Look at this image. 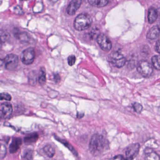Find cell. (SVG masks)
<instances>
[{"mask_svg":"<svg viewBox=\"0 0 160 160\" xmlns=\"http://www.w3.org/2000/svg\"><path fill=\"white\" fill-rule=\"evenodd\" d=\"M7 149L6 147L3 145H1V152H0V157L1 159L3 158L6 155Z\"/></svg>","mask_w":160,"mask_h":160,"instance_id":"26","label":"cell"},{"mask_svg":"<svg viewBox=\"0 0 160 160\" xmlns=\"http://www.w3.org/2000/svg\"><path fill=\"white\" fill-rule=\"evenodd\" d=\"M11 96L9 95V94L7 93H2L1 94V100H5L8 101H11Z\"/></svg>","mask_w":160,"mask_h":160,"instance_id":"24","label":"cell"},{"mask_svg":"<svg viewBox=\"0 0 160 160\" xmlns=\"http://www.w3.org/2000/svg\"><path fill=\"white\" fill-rule=\"evenodd\" d=\"M155 50L158 53L160 54V39H159L157 43H156V45L155 47Z\"/></svg>","mask_w":160,"mask_h":160,"instance_id":"28","label":"cell"},{"mask_svg":"<svg viewBox=\"0 0 160 160\" xmlns=\"http://www.w3.org/2000/svg\"><path fill=\"white\" fill-rule=\"evenodd\" d=\"M76 57L74 55H71L69 56L68 58V63L69 65L70 66L74 65L75 62H76Z\"/></svg>","mask_w":160,"mask_h":160,"instance_id":"25","label":"cell"},{"mask_svg":"<svg viewBox=\"0 0 160 160\" xmlns=\"http://www.w3.org/2000/svg\"><path fill=\"white\" fill-rule=\"evenodd\" d=\"M109 146L108 141L99 134H94L90 140L89 150L94 156H98L102 154Z\"/></svg>","mask_w":160,"mask_h":160,"instance_id":"1","label":"cell"},{"mask_svg":"<svg viewBox=\"0 0 160 160\" xmlns=\"http://www.w3.org/2000/svg\"><path fill=\"white\" fill-rule=\"evenodd\" d=\"M96 40L99 46L102 50L108 52L111 49L112 47L111 42L104 34H100Z\"/></svg>","mask_w":160,"mask_h":160,"instance_id":"7","label":"cell"},{"mask_svg":"<svg viewBox=\"0 0 160 160\" xmlns=\"http://www.w3.org/2000/svg\"><path fill=\"white\" fill-rule=\"evenodd\" d=\"M13 108L9 102H4L1 103L0 106V114L1 118L7 119L12 114Z\"/></svg>","mask_w":160,"mask_h":160,"instance_id":"9","label":"cell"},{"mask_svg":"<svg viewBox=\"0 0 160 160\" xmlns=\"http://www.w3.org/2000/svg\"><path fill=\"white\" fill-rule=\"evenodd\" d=\"M146 158L147 160H160L159 155L152 150L146 152Z\"/></svg>","mask_w":160,"mask_h":160,"instance_id":"15","label":"cell"},{"mask_svg":"<svg viewBox=\"0 0 160 160\" xmlns=\"http://www.w3.org/2000/svg\"><path fill=\"white\" fill-rule=\"evenodd\" d=\"M137 71L140 75L145 78H149L153 73V68L148 61L142 60L138 63Z\"/></svg>","mask_w":160,"mask_h":160,"instance_id":"4","label":"cell"},{"mask_svg":"<svg viewBox=\"0 0 160 160\" xmlns=\"http://www.w3.org/2000/svg\"><path fill=\"white\" fill-rule=\"evenodd\" d=\"M33 151L31 150H26L24 153L23 158L26 160H31L33 158Z\"/></svg>","mask_w":160,"mask_h":160,"instance_id":"23","label":"cell"},{"mask_svg":"<svg viewBox=\"0 0 160 160\" xmlns=\"http://www.w3.org/2000/svg\"><path fill=\"white\" fill-rule=\"evenodd\" d=\"M88 2L93 6L101 8L107 5L109 3V0H88Z\"/></svg>","mask_w":160,"mask_h":160,"instance_id":"14","label":"cell"},{"mask_svg":"<svg viewBox=\"0 0 160 160\" xmlns=\"http://www.w3.org/2000/svg\"><path fill=\"white\" fill-rule=\"evenodd\" d=\"M3 62L6 69L8 70H13L18 67V58L17 55L10 53L5 57Z\"/></svg>","mask_w":160,"mask_h":160,"instance_id":"5","label":"cell"},{"mask_svg":"<svg viewBox=\"0 0 160 160\" xmlns=\"http://www.w3.org/2000/svg\"><path fill=\"white\" fill-rule=\"evenodd\" d=\"M158 18V12L157 9L153 7L149 8L148 13V20L149 23H154Z\"/></svg>","mask_w":160,"mask_h":160,"instance_id":"13","label":"cell"},{"mask_svg":"<svg viewBox=\"0 0 160 160\" xmlns=\"http://www.w3.org/2000/svg\"><path fill=\"white\" fill-rule=\"evenodd\" d=\"M157 26L160 31V21L158 23Z\"/></svg>","mask_w":160,"mask_h":160,"instance_id":"30","label":"cell"},{"mask_svg":"<svg viewBox=\"0 0 160 160\" xmlns=\"http://www.w3.org/2000/svg\"><path fill=\"white\" fill-rule=\"evenodd\" d=\"M152 64L154 67L158 70H160V56L155 55L151 59Z\"/></svg>","mask_w":160,"mask_h":160,"instance_id":"18","label":"cell"},{"mask_svg":"<svg viewBox=\"0 0 160 160\" xmlns=\"http://www.w3.org/2000/svg\"><path fill=\"white\" fill-rule=\"evenodd\" d=\"M140 145L139 143H134L130 145L127 148L126 151V156L127 160H132L134 159L140 150Z\"/></svg>","mask_w":160,"mask_h":160,"instance_id":"8","label":"cell"},{"mask_svg":"<svg viewBox=\"0 0 160 160\" xmlns=\"http://www.w3.org/2000/svg\"><path fill=\"white\" fill-rule=\"evenodd\" d=\"M14 11L16 14L18 15H22L23 14V10L19 6H16L14 8Z\"/></svg>","mask_w":160,"mask_h":160,"instance_id":"27","label":"cell"},{"mask_svg":"<svg viewBox=\"0 0 160 160\" xmlns=\"http://www.w3.org/2000/svg\"><path fill=\"white\" fill-rule=\"evenodd\" d=\"M108 59L110 62L117 68H121L126 64V58L119 52H113L108 56Z\"/></svg>","mask_w":160,"mask_h":160,"instance_id":"3","label":"cell"},{"mask_svg":"<svg viewBox=\"0 0 160 160\" xmlns=\"http://www.w3.org/2000/svg\"><path fill=\"white\" fill-rule=\"evenodd\" d=\"M93 22L92 17L87 13H81L78 15L74 22L75 29L78 31H83L90 28Z\"/></svg>","mask_w":160,"mask_h":160,"instance_id":"2","label":"cell"},{"mask_svg":"<svg viewBox=\"0 0 160 160\" xmlns=\"http://www.w3.org/2000/svg\"><path fill=\"white\" fill-rule=\"evenodd\" d=\"M22 141L20 138H14L12 143L9 146V152L10 153H14L17 152L22 144Z\"/></svg>","mask_w":160,"mask_h":160,"instance_id":"11","label":"cell"},{"mask_svg":"<svg viewBox=\"0 0 160 160\" xmlns=\"http://www.w3.org/2000/svg\"><path fill=\"white\" fill-rule=\"evenodd\" d=\"M160 31L157 26H153L147 33V37L151 40L157 39L160 35Z\"/></svg>","mask_w":160,"mask_h":160,"instance_id":"12","label":"cell"},{"mask_svg":"<svg viewBox=\"0 0 160 160\" xmlns=\"http://www.w3.org/2000/svg\"><path fill=\"white\" fill-rule=\"evenodd\" d=\"M37 76L35 72H31L30 73V75L29 77V82L30 84L32 85H34L36 84L37 82Z\"/></svg>","mask_w":160,"mask_h":160,"instance_id":"21","label":"cell"},{"mask_svg":"<svg viewBox=\"0 0 160 160\" xmlns=\"http://www.w3.org/2000/svg\"><path fill=\"white\" fill-rule=\"evenodd\" d=\"M100 30L97 28H95L91 31L90 34H89V35H90V37L92 39H97L99 36L100 35Z\"/></svg>","mask_w":160,"mask_h":160,"instance_id":"20","label":"cell"},{"mask_svg":"<svg viewBox=\"0 0 160 160\" xmlns=\"http://www.w3.org/2000/svg\"><path fill=\"white\" fill-rule=\"evenodd\" d=\"M83 113H78V114H77V117H78V118H81L83 117Z\"/></svg>","mask_w":160,"mask_h":160,"instance_id":"29","label":"cell"},{"mask_svg":"<svg viewBox=\"0 0 160 160\" xmlns=\"http://www.w3.org/2000/svg\"><path fill=\"white\" fill-rule=\"evenodd\" d=\"M35 53L33 48H29L24 50L21 56V60L23 64L29 65L34 61Z\"/></svg>","mask_w":160,"mask_h":160,"instance_id":"6","label":"cell"},{"mask_svg":"<svg viewBox=\"0 0 160 160\" xmlns=\"http://www.w3.org/2000/svg\"><path fill=\"white\" fill-rule=\"evenodd\" d=\"M43 151L48 157L50 158H53L55 155V151L54 148L52 146L48 145L44 147Z\"/></svg>","mask_w":160,"mask_h":160,"instance_id":"16","label":"cell"},{"mask_svg":"<svg viewBox=\"0 0 160 160\" xmlns=\"http://www.w3.org/2000/svg\"><path fill=\"white\" fill-rule=\"evenodd\" d=\"M38 139V135L37 133H32L29 134L24 138V141L25 143H32L35 142Z\"/></svg>","mask_w":160,"mask_h":160,"instance_id":"17","label":"cell"},{"mask_svg":"<svg viewBox=\"0 0 160 160\" xmlns=\"http://www.w3.org/2000/svg\"><path fill=\"white\" fill-rule=\"evenodd\" d=\"M132 106H133L134 111L137 113L140 114L142 112L143 110V107L141 104L138 102H134Z\"/></svg>","mask_w":160,"mask_h":160,"instance_id":"22","label":"cell"},{"mask_svg":"<svg viewBox=\"0 0 160 160\" xmlns=\"http://www.w3.org/2000/svg\"><path fill=\"white\" fill-rule=\"evenodd\" d=\"M81 4L82 0H72L67 8V12L68 15H74L80 7Z\"/></svg>","mask_w":160,"mask_h":160,"instance_id":"10","label":"cell"},{"mask_svg":"<svg viewBox=\"0 0 160 160\" xmlns=\"http://www.w3.org/2000/svg\"><path fill=\"white\" fill-rule=\"evenodd\" d=\"M46 75L44 68L40 69V74L38 78V82L41 85H44L46 82Z\"/></svg>","mask_w":160,"mask_h":160,"instance_id":"19","label":"cell"}]
</instances>
